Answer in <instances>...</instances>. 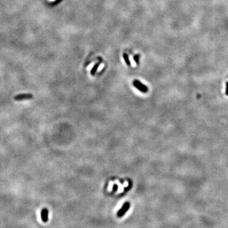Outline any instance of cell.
I'll return each instance as SVG.
<instances>
[{"mask_svg": "<svg viewBox=\"0 0 228 228\" xmlns=\"http://www.w3.org/2000/svg\"><path fill=\"white\" fill-rule=\"evenodd\" d=\"M133 85L135 87H136L138 89H139L141 92L146 93L148 90V87H146V86H144V84H142L141 82H140V81L138 80H134V82H133Z\"/></svg>", "mask_w": 228, "mask_h": 228, "instance_id": "cell-1", "label": "cell"}, {"mask_svg": "<svg viewBox=\"0 0 228 228\" xmlns=\"http://www.w3.org/2000/svg\"><path fill=\"white\" fill-rule=\"evenodd\" d=\"M33 98L32 94H20L14 97V100L16 101H21L24 100H31Z\"/></svg>", "mask_w": 228, "mask_h": 228, "instance_id": "cell-2", "label": "cell"}, {"mask_svg": "<svg viewBox=\"0 0 228 228\" xmlns=\"http://www.w3.org/2000/svg\"><path fill=\"white\" fill-rule=\"evenodd\" d=\"M129 207H130L129 202H126V203H125V204L123 205V206L122 207L121 209H120V210L118 212V213H117L118 216V217L122 216V215L126 213V212H127V211L129 210Z\"/></svg>", "mask_w": 228, "mask_h": 228, "instance_id": "cell-3", "label": "cell"}, {"mask_svg": "<svg viewBox=\"0 0 228 228\" xmlns=\"http://www.w3.org/2000/svg\"><path fill=\"white\" fill-rule=\"evenodd\" d=\"M48 211L47 209L44 208L41 211V218L43 222H47L48 220Z\"/></svg>", "mask_w": 228, "mask_h": 228, "instance_id": "cell-4", "label": "cell"}, {"mask_svg": "<svg viewBox=\"0 0 228 228\" xmlns=\"http://www.w3.org/2000/svg\"><path fill=\"white\" fill-rule=\"evenodd\" d=\"M98 67V64L96 65L95 66H94L93 67L92 70H91V73L92 75H94V74H95V72H96V71Z\"/></svg>", "mask_w": 228, "mask_h": 228, "instance_id": "cell-5", "label": "cell"}, {"mask_svg": "<svg viewBox=\"0 0 228 228\" xmlns=\"http://www.w3.org/2000/svg\"><path fill=\"white\" fill-rule=\"evenodd\" d=\"M124 59H125V60H126V62L127 63V64L130 65L129 60V58H128V57H127V55L124 54Z\"/></svg>", "mask_w": 228, "mask_h": 228, "instance_id": "cell-6", "label": "cell"}, {"mask_svg": "<svg viewBox=\"0 0 228 228\" xmlns=\"http://www.w3.org/2000/svg\"><path fill=\"white\" fill-rule=\"evenodd\" d=\"M117 189H118V186H117V184H113V191H117Z\"/></svg>", "mask_w": 228, "mask_h": 228, "instance_id": "cell-7", "label": "cell"}, {"mask_svg": "<svg viewBox=\"0 0 228 228\" xmlns=\"http://www.w3.org/2000/svg\"><path fill=\"white\" fill-rule=\"evenodd\" d=\"M131 63H133V64H134V61H133V59L132 58V56L131 57Z\"/></svg>", "mask_w": 228, "mask_h": 228, "instance_id": "cell-8", "label": "cell"}, {"mask_svg": "<svg viewBox=\"0 0 228 228\" xmlns=\"http://www.w3.org/2000/svg\"><path fill=\"white\" fill-rule=\"evenodd\" d=\"M49 1H54V0H49Z\"/></svg>", "mask_w": 228, "mask_h": 228, "instance_id": "cell-9", "label": "cell"}]
</instances>
